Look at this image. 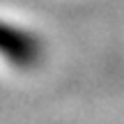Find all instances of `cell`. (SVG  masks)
Returning a JSON list of instances; mask_svg holds the SVG:
<instances>
[{"instance_id":"1","label":"cell","mask_w":124,"mask_h":124,"mask_svg":"<svg viewBox=\"0 0 124 124\" xmlns=\"http://www.w3.org/2000/svg\"><path fill=\"white\" fill-rule=\"evenodd\" d=\"M0 55L18 69H30L41 60V41L21 28L0 21Z\"/></svg>"}]
</instances>
